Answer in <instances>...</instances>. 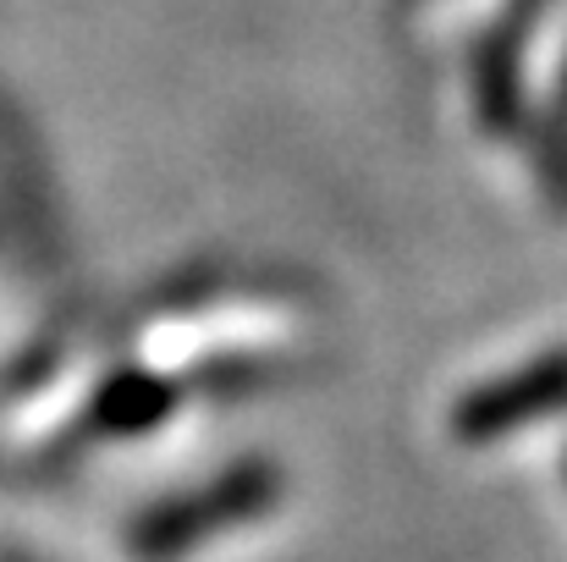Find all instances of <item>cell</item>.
I'll use <instances>...</instances> for the list:
<instances>
[{
	"instance_id": "1",
	"label": "cell",
	"mask_w": 567,
	"mask_h": 562,
	"mask_svg": "<svg viewBox=\"0 0 567 562\" xmlns=\"http://www.w3.org/2000/svg\"><path fill=\"white\" fill-rule=\"evenodd\" d=\"M563 402L567 397V359H551V365H540L535 375H524V380H507V386H491L485 397H474V402H463V436H496V430H507V425H518L524 419V408H535V402Z\"/></svg>"
}]
</instances>
